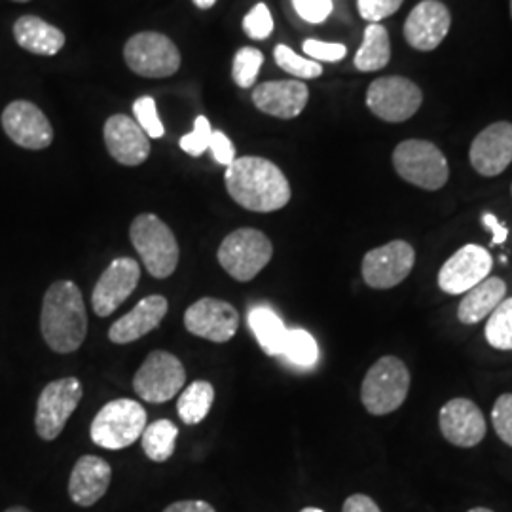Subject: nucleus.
<instances>
[{
  "label": "nucleus",
  "instance_id": "obj_1",
  "mask_svg": "<svg viewBox=\"0 0 512 512\" xmlns=\"http://www.w3.org/2000/svg\"><path fill=\"white\" fill-rule=\"evenodd\" d=\"M224 181L230 198L255 213H274L291 202V184L266 158H236L228 165Z\"/></svg>",
  "mask_w": 512,
  "mask_h": 512
},
{
  "label": "nucleus",
  "instance_id": "obj_2",
  "mask_svg": "<svg viewBox=\"0 0 512 512\" xmlns=\"http://www.w3.org/2000/svg\"><path fill=\"white\" fill-rule=\"evenodd\" d=\"M40 330L48 348L55 353H73L82 348L88 334L84 296L73 281H55L44 294Z\"/></svg>",
  "mask_w": 512,
  "mask_h": 512
},
{
  "label": "nucleus",
  "instance_id": "obj_3",
  "mask_svg": "<svg viewBox=\"0 0 512 512\" xmlns=\"http://www.w3.org/2000/svg\"><path fill=\"white\" fill-rule=\"evenodd\" d=\"M408 391V366L395 355H385L368 368L361 385V401L368 414L387 416L403 406Z\"/></svg>",
  "mask_w": 512,
  "mask_h": 512
},
{
  "label": "nucleus",
  "instance_id": "obj_4",
  "mask_svg": "<svg viewBox=\"0 0 512 512\" xmlns=\"http://www.w3.org/2000/svg\"><path fill=\"white\" fill-rule=\"evenodd\" d=\"M129 238L152 277L165 279L177 270L179 243L173 230L160 217L152 213L139 215L131 222Z\"/></svg>",
  "mask_w": 512,
  "mask_h": 512
},
{
  "label": "nucleus",
  "instance_id": "obj_5",
  "mask_svg": "<svg viewBox=\"0 0 512 512\" xmlns=\"http://www.w3.org/2000/svg\"><path fill=\"white\" fill-rule=\"evenodd\" d=\"M147 427L143 404L131 399H118L105 404L93 418L90 435L105 450H124L141 439Z\"/></svg>",
  "mask_w": 512,
  "mask_h": 512
},
{
  "label": "nucleus",
  "instance_id": "obj_6",
  "mask_svg": "<svg viewBox=\"0 0 512 512\" xmlns=\"http://www.w3.org/2000/svg\"><path fill=\"white\" fill-rule=\"evenodd\" d=\"M393 167L406 183L431 192L440 190L450 179V167L442 150L423 139H408L395 148Z\"/></svg>",
  "mask_w": 512,
  "mask_h": 512
},
{
  "label": "nucleus",
  "instance_id": "obj_7",
  "mask_svg": "<svg viewBox=\"0 0 512 512\" xmlns=\"http://www.w3.org/2000/svg\"><path fill=\"white\" fill-rule=\"evenodd\" d=\"M220 266L236 281H251L260 274L274 256V245L266 234L255 228H239L220 243Z\"/></svg>",
  "mask_w": 512,
  "mask_h": 512
},
{
  "label": "nucleus",
  "instance_id": "obj_8",
  "mask_svg": "<svg viewBox=\"0 0 512 512\" xmlns=\"http://www.w3.org/2000/svg\"><path fill=\"white\" fill-rule=\"evenodd\" d=\"M124 59L133 73L145 78H167L181 67V52L175 42L154 31L129 38Z\"/></svg>",
  "mask_w": 512,
  "mask_h": 512
},
{
  "label": "nucleus",
  "instance_id": "obj_9",
  "mask_svg": "<svg viewBox=\"0 0 512 512\" xmlns=\"http://www.w3.org/2000/svg\"><path fill=\"white\" fill-rule=\"evenodd\" d=\"M84 397L82 384L78 378H59L50 382L42 389L38 397L37 414H35V427L37 435L46 442L57 439L74 410Z\"/></svg>",
  "mask_w": 512,
  "mask_h": 512
},
{
  "label": "nucleus",
  "instance_id": "obj_10",
  "mask_svg": "<svg viewBox=\"0 0 512 512\" xmlns=\"http://www.w3.org/2000/svg\"><path fill=\"white\" fill-rule=\"evenodd\" d=\"M423 93L404 76H384L374 80L366 92V107L380 120L401 124L410 120L421 107Z\"/></svg>",
  "mask_w": 512,
  "mask_h": 512
},
{
  "label": "nucleus",
  "instance_id": "obj_11",
  "mask_svg": "<svg viewBox=\"0 0 512 512\" xmlns=\"http://www.w3.org/2000/svg\"><path fill=\"white\" fill-rule=\"evenodd\" d=\"M186 382L183 363L169 351H152L133 376L135 393L147 403H167Z\"/></svg>",
  "mask_w": 512,
  "mask_h": 512
},
{
  "label": "nucleus",
  "instance_id": "obj_12",
  "mask_svg": "<svg viewBox=\"0 0 512 512\" xmlns=\"http://www.w3.org/2000/svg\"><path fill=\"white\" fill-rule=\"evenodd\" d=\"M414 264H416L414 247L408 241L395 239L366 253L361 274L370 289L387 291L401 285L404 279L412 274Z\"/></svg>",
  "mask_w": 512,
  "mask_h": 512
},
{
  "label": "nucleus",
  "instance_id": "obj_13",
  "mask_svg": "<svg viewBox=\"0 0 512 512\" xmlns=\"http://www.w3.org/2000/svg\"><path fill=\"white\" fill-rule=\"evenodd\" d=\"M4 133L21 148L44 150L54 141V128L48 116L31 101H12L2 110Z\"/></svg>",
  "mask_w": 512,
  "mask_h": 512
},
{
  "label": "nucleus",
  "instance_id": "obj_14",
  "mask_svg": "<svg viewBox=\"0 0 512 512\" xmlns=\"http://www.w3.org/2000/svg\"><path fill=\"white\" fill-rule=\"evenodd\" d=\"M494 268V258L488 249L469 243L450 256L439 272L440 291L465 294L482 283Z\"/></svg>",
  "mask_w": 512,
  "mask_h": 512
},
{
  "label": "nucleus",
  "instance_id": "obj_15",
  "mask_svg": "<svg viewBox=\"0 0 512 512\" xmlns=\"http://www.w3.org/2000/svg\"><path fill=\"white\" fill-rule=\"evenodd\" d=\"M184 327L198 338L224 344L238 332L239 313L224 300L202 298L184 311Z\"/></svg>",
  "mask_w": 512,
  "mask_h": 512
},
{
  "label": "nucleus",
  "instance_id": "obj_16",
  "mask_svg": "<svg viewBox=\"0 0 512 512\" xmlns=\"http://www.w3.org/2000/svg\"><path fill=\"white\" fill-rule=\"evenodd\" d=\"M141 279V266L133 258H116L109 268L101 274L92 293V308L95 315L109 317L118 310L133 291L137 289Z\"/></svg>",
  "mask_w": 512,
  "mask_h": 512
},
{
  "label": "nucleus",
  "instance_id": "obj_17",
  "mask_svg": "<svg viewBox=\"0 0 512 512\" xmlns=\"http://www.w3.org/2000/svg\"><path fill=\"white\" fill-rule=\"evenodd\" d=\"M440 433L450 444L473 448L486 437V420L482 410L469 399H452L440 408Z\"/></svg>",
  "mask_w": 512,
  "mask_h": 512
},
{
  "label": "nucleus",
  "instance_id": "obj_18",
  "mask_svg": "<svg viewBox=\"0 0 512 512\" xmlns=\"http://www.w3.org/2000/svg\"><path fill=\"white\" fill-rule=\"evenodd\" d=\"M471 165L482 177H497L512 164V124L495 122L480 131L471 145Z\"/></svg>",
  "mask_w": 512,
  "mask_h": 512
},
{
  "label": "nucleus",
  "instance_id": "obj_19",
  "mask_svg": "<svg viewBox=\"0 0 512 512\" xmlns=\"http://www.w3.org/2000/svg\"><path fill=\"white\" fill-rule=\"evenodd\" d=\"M452 25L448 8L439 0H423L420 2L404 23L406 42L420 50L431 52L439 48L440 42L446 38Z\"/></svg>",
  "mask_w": 512,
  "mask_h": 512
},
{
  "label": "nucleus",
  "instance_id": "obj_20",
  "mask_svg": "<svg viewBox=\"0 0 512 512\" xmlns=\"http://www.w3.org/2000/svg\"><path fill=\"white\" fill-rule=\"evenodd\" d=\"M103 135L110 156L118 164L135 167L147 162L150 156V137L133 118L126 114L110 116Z\"/></svg>",
  "mask_w": 512,
  "mask_h": 512
},
{
  "label": "nucleus",
  "instance_id": "obj_21",
  "mask_svg": "<svg viewBox=\"0 0 512 512\" xmlns=\"http://www.w3.org/2000/svg\"><path fill=\"white\" fill-rule=\"evenodd\" d=\"M310 99V92L300 80L264 82L253 90L256 109L281 120H291L302 114Z\"/></svg>",
  "mask_w": 512,
  "mask_h": 512
},
{
  "label": "nucleus",
  "instance_id": "obj_22",
  "mask_svg": "<svg viewBox=\"0 0 512 512\" xmlns=\"http://www.w3.org/2000/svg\"><path fill=\"white\" fill-rule=\"evenodd\" d=\"M167 310H169V304L162 294H152L143 298L133 310L129 311L128 315L114 321V325L109 330L110 342L124 346L143 338L148 332L160 327Z\"/></svg>",
  "mask_w": 512,
  "mask_h": 512
},
{
  "label": "nucleus",
  "instance_id": "obj_23",
  "mask_svg": "<svg viewBox=\"0 0 512 512\" xmlns=\"http://www.w3.org/2000/svg\"><path fill=\"white\" fill-rule=\"evenodd\" d=\"M112 467L97 456H82L69 478V495L78 507H93L109 490Z\"/></svg>",
  "mask_w": 512,
  "mask_h": 512
},
{
  "label": "nucleus",
  "instance_id": "obj_24",
  "mask_svg": "<svg viewBox=\"0 0 512 512\" xmlns=\"http://www.w3.org/2000/svg\"><path fill=\"white\" fill-rule=\"evenodd\" d=\"M14 38L19 48L42 57L59 54L67 42L61 29L38 16H21L14 23Z\"/></svg>",
  "mask_w": 512,
  "mask_h": 512
},
{
  "label": "nucleus",
  "instance_id": "obj_25",
  "mask_svg": "<svg viewBox=\"0 0 512 512\" xmlns=\"http://www.w3.org/2000/svg\"><path fill=\"white\" fill-rule=\"evenodd\" d=\"M507 283L501 277H486L471 291L463 294L458 306V319L463 325H476L505 300Z\"/></svg>",
  "mask_w": 512,
  "mask_h": 512
},
{
  "label": "nucleus",
  "instance_id": "obj_26",
  "mask_svg": "<svg viewBox=\"0 0 512 512\" xmlns=\"http://www.w3.org/2000/svg\"><path fill=\"white\" fill-rule=\"evenodd\" d=\"M249 327L255 332L256 340L264 353L281 355L289 329L283 325L279 315L268 306H256L249 311Z\"/></svg>",
  "mask_w": 512,
  "mask_h": 512
},
{
  "label": "nucleus",
  "instance_id": "obj_27",
  "mask_svg": "<svg viewBox=\"0 0 512 512\" xmlns=\"http://www.w3.org/2000/svg\"><path fill=\"white\" fill-rule=\"evenodd\" d=\"M391 59V44L389 35L380 23H370L366 27L363 44L355 55V67L361 73H374L382 71Z\"/></svg>",
  "mask_w": 512,
  "mask_h": 512
},
{
  "label": "nucleus",
  "instance_id": "obj_28",
  "mask_svg": "<svg viewBox=\"0 0 512 512\" xmlns=\"http://www.w3.org/2000/svg\"><path fill=\"white\" fill-rule=\"evenodd\" d=\"M213 403H215V387L205 380L192 382L184 389L177 401L179 418L186 425H198L200 421L207 418Z\"/></svg>",
  "mask_w": 512,
  "mask_h": 512
},
{
  "label": "nucleus",
  "instance_id": "obj_29",
  "mask_svg": "<svg viewBox=\"0 0 512 512\" xmlns=\"http://www.w3.org/2000/svg\"><path fill=\"white\" fill-rule=\"evenodd\" d=\"M179 437V429L173 421L158 420L145 427L141 435L143 452L148 459L156 463H164L175 454V442Z\"/></svg>",
  "mask_w": 512,
  "mask_h": 512
},
{
  "label": "nucleus",
  "instance_id": "obj_30",
  "mask_svg": "<svg viewBox=\"0 0 512 512\" xmlns=\"http://www.w3.org/2000/svg\"><path fill=\"white\" fill-rule=\"evenodd\" d=\"M486 340L499 351H512V298H505L486 323Z\"/></svg>",
  "mask_w": 512,
  "mask_h": 512
},
{
  "label": "nucleus",
  "instance_id": "obj_31",
  "mask_svg": "<svg viewBox=\"0 0 512 512\" xmlns=\"http://www.w3.org/2000/svg\"><path fill=\"white\" fill-rule=\"evenodd\" d=\"M283 355L294 365L313 366L319 359V348L308 330L289 329L283 346Z\"/></svg>",
  "mask_w": 512,
  "mask_h": 512
},
{
  "label": "nucleus",
  "instance_id": "obj_32",
  "mask_svg": "<svg viewBox=\"0 0 512 512\" xmlns=\"http://www.w3.org/2000/svg\"><path fill=\"white\" fill-rule=\"evenodd\" d=\"M275 63L285 71V73L293 74L296 78H319L323 74V67L313 61V59H306L302 55L296 54L289 46L279 44L274 52Z\"/></svg>",
  "mask_w": 512,
  "mask_h": 512
},
{
  "label": "nucleus",
  "instance_id": "obj_33",
  "mask_svg": "<svg viewBox=\"0 0 512 512\" xmlns=\"http://www.w3.org/2000/svg\"><path fill=\"white\" fill-rule=\"evenodd\" d=\"M264 63V55L260 50L245 46L241 48L238 54L234 55V67H232V76L234 82L239 88L249 90L253 88L256 82V76L260 73V67Z\"/></svg>",
  "mask_w": 512,
  "mask_h": 512
},
{
  "label": "nucleus",
  "instance_id": "obj_34",
  "mask_svg": "<svg viewBox=\"0 0 512 512\" xmlns=\"http://www.w3.org/2000/svg\"><path fill=\"white\" fill-rule=\"evenodd\" d=\"M133 114H135V122L143 128L150 139H160L164 137L165 129L158 110H156V101L152 97H139L133 103Z\"/></svg>",
  "mask_w": 512,
  "mask_h": 512
},
{
  "label": "nucleus",
  "instance_id": "obj_35",
  "mask_svg": "<svg viewBox=\"0 0 512 512\" xmlns=\"http://www.w3.org/2000/svg\"><path fill=\"white\" fill-rule=\"evenodd\" d=\"M243 31L247 37L253 40H266L274 33V18L270 14V8L260 2L243 19Z\"/></svg>",
  "mask_w": 512,
  "mask_h": 512
},
{
  "label": "nucleus",
  "instance_id": "obj_36",
  "mask_svg": "<svg viewBox=\"0 0 512 512\" xmlns=\"http://www.w3.org/2000/svg\"><path fill=\"white\" fill-rule=\"evenodd\" d=\"M492 423L495 435L512 448V393H503L497 397L492 408Z\"/></svg>",
  "mask_w": 512,
  "mask_h": 512
},
{
  "label": "nucleus",
  "instance_id": "obj_37",
  "mask_svg": "<svg viewBox=\"0 0 512 512\" xmlns=\"http://www.w3.org/2000/svg\"><path fill=\"white\" fill-rule=\"evenodd\" d=\"M211 135H213V128H211L209 120L205 116H198L194 131L184 135L183 139H181V148H183L186 154L198 158V156H202L205 150H209Z\"/></svg>",
  "mask_w": 512,
  "mask_h": 512
},
{
  "label": "nucleus",
  "instance_id": "obj_38",
  "mask_svg": "<svg viewBox=\"0 0 512 512\" xmlns=\"http://www.w3.org/2000/svg\"><path fill=\"white\" fill-rule=\"evenodd\" d=\"M304 54L308 55L313 61H327V63H336L340 59H344L348 50L344 44L340 42H321V40H313L308 38L304 44Z\"/></svg>",
  "mask_w": 512,
  "mask_h": 512
},
{
  "label": "nucleus",
  "instance_id": "obj_39",
  "mask_svg": "<svg viewBox=\"0 0 512 512\" xmlns=\"http://www.w3.org/2000/svg\"><path fill=\"white\" fill-rule=\"evenodd\" d=\"M404 0H357V8L361 18L378 23L382 19L393 16L401 6Z\"/></svg>",
  "mask_w": 512,
  "mask_h": 512
},
{
  "label": "nucleus",
  "instance_id": "obj_40",
  "mask_svg": "<svg viewBox=\"0 0 512 512\" xmlns=\"http://www.w3.org/2000/svg\"><path fill=\"white\" fill-rule=\"evenodd\" d=\"M294 10L308 23H323L332 12V0H293Z\"/></svg>",
  "mask_w": 512,
  "mask_h": 512
},
{
  "label": "nucleus",
  "instance_id": "obj_41",
  "mask_svg": "<svg viewBox=\"0 0 512 512\" xmlns=\"http://www.w3.org/2000/svg\"><path fill=\"white\" fill-rule=\"evenodd\" d=\"M209 150L213 152L215 160H217L220 165H226V167H228V165L236 160L234 145H232V141H230L222 131H213L211 143H209Z\"/></svg>",
  "mask_w": 512,
  "mask_h": 512
},
{
  "label": "nucleus",
  "instance_id": "obj_42",
  "mask_svg": "<svg viewBox=\"0 0 512 512\" xmlns=\"http://www.w3.org/2000/svg\"><path fill=\"white\" fill-rule=\"evenodd\" d=\"M342 512H382L378 503L365 494L349 495L342 507Z\"/></svg>",
  "mask_w": 512,
  "mask_h": 512
},
{
  "label": "nucleus",
  "instance_id": "obj_43",
  "mask_svg": "<svg viewBox=\"0 0 512 512\" xmlns=\"http://www.w3.org/2000/svg\"><path fill=\"white\" fill-rule=\"evenodd\" d=\"M482 224L492 232V245H503L509 238V228L492 213L482 215Z\"/></svg>",
  "mask_w": 512,
  "mask_h": 512
},
{
  "label": "nucleus",
  "instance_id": "obj_44",
  "mask_svg": "<svg viewBox=\"0 0 512 512\" xmlns=\"http://www.w3.org/2000/svg\"><path fill=\"white\" fill-rule=\"evenodd\" d=\"M164 512H217L213 505L207 501H198V499H186V501H177L171 503Z\"/></svg>",
  "mask_w": 512,
  "mask_h": 512
},
{
  "label": "nucleus",
  "instance_id": "obj_45",
  "mask_svg": "<svg viewBox=\"0 0 512 512\" xmlns=\"http://www.w3.org/2000/svg\"><path fill=\"white\" fill-rule=\"evenodd\" d=\"M198 8H202V10H209V8H213L215 4H217V0H192Z\"/></svg>",
  "mask_w": 512,
  "mask_h": 512
},
{
  "label": "nucleus",
  "instance_id": "obj_46",
  "mask_svg": "<svg viewBox=\"0 0 512 512\" xmlns=\"http://www.w3.org/2000/svg\"><path fill=\"white\" fill-rule=\"evenodd\" d=\"M4 512H31L29 509H25V507H10V509H6Z\"/></svg>",
  "mask_w": 512,
  "mask_h": 512
},
{
  "label": "nucleus",
  "instance_id": "obj_47",
  "mask_svg": "<svg viewBox=\"0 0 512 512\" xmlns=\"http://www.w3.org/2000/svg\"><path fill=\"white\" fill-rule=\"evenodd\" d=\"M300 512H325L323 509H317V507H306V509H302Z\"/></svg>",
  "mask_w": 512,
  "mask_h": 512
},
{
  "label": "nucleus",
  "instance_id": "obj_48",
  "mask_svg": "<svg viewBox=\"0 0 512 512\" xmlns=\"http://www.w3.org/2000/svg\"><path fill=\"white\" fill-rule=\"evenodd\" d=\"M469 512H494L490 511V509H486V507H475V509H471Z\"/></svg>",
  "mask_w": 512,
  "mask_h": 512
},
{
  "label": "nucleus",
  "instance_id": "obj_49",
  "mask_svg": "<svg viewBox=\"0 0 512 512\" xmlns=\"http://www.w3.org/2000/svg\"><path fill=\"white\" fill-rule=\"evenodd\" d=\"M12 2H29V0H12Z\"/></svg>",
  "mask_w": 512,
  "mask_h": 512
},
{
  "label": "nucleus",
  "instance_id": "obj_50",
  "mask_svg": "<svg viewBox=\"0 0 512 512\" xmlns=\"http://www.w3.org/2000/svg\"><path fill=\"white\" fill-rule=\"evenodd\" d=\"M511 14H512V0H511Z\"/></svg>",
  "mask_w": 512,
  "mask_h": 512
}]
</instances>
